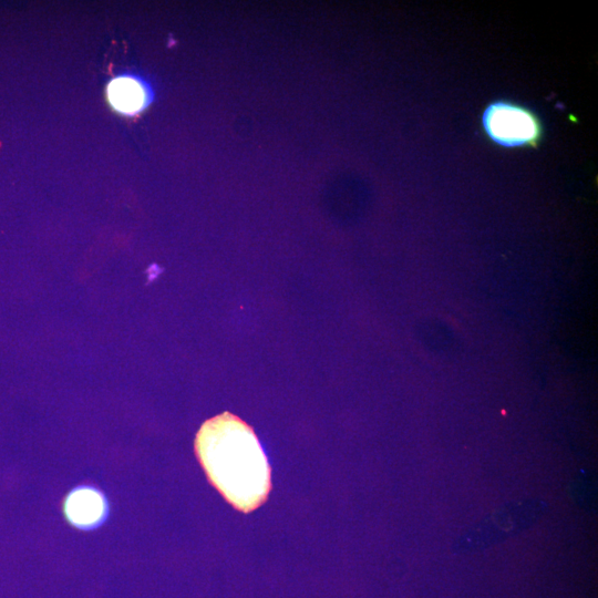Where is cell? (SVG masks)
Listing matches in <instances>:
<instances>
[{
  "instance_id": "1",
  "label": "cell",
  "mask_w": 598,
  "mask_h": 598,
  "mask_svg": "<svg viewBox=\"0 0 598 598\" xmlns=\"http://www.w3.org/2000/svg\"><path fill=\"white\" fill-rule=\"evenodd\" d=\"M195 451L212 484L237 509L249 513L270 491V466L249 425L223 413L206 421Z\"/></svg>"
},
{
  "instance_id": "2",
  "label": "cell",
  "mask_w": 598,
  "mask_h": 598,
  "mask_svg": "<svg viewBox=\"0 0 598 598\" xmlns=\"http://www.w3.org/2000/svg\"><path fill=\"white\" fill-rule=\"evenodd\" d=\"M481 123L488 140L504 148L535 147L544 135L539 116L526 105L507 99L489 102Z\"/></svg>"
},
{
  "instance_id": "3",
  "label": "cell",
  "mask_w": 598,
  "mask_h": 598,
  "mask_svg": "<svg viewBox=\"0 0 598 598\" xmlns=\"http://www.w3.org/2000/svg\"><path fill=\"white\" fill-rule=\"evenodd\" d=\"M545 509L546 504L540 499L506 504L461 535L453 549L470 551L497 544L530 527Z\"/></svg>"
},
{
  "instance_id": "4",
  "label": "cell",
  "mask_w": 598,
  "mask_h": 598,
  "mask_svg": "<svg viewBox=\"0 0 598 598\" xmlns=\"http://www.w3.org/2000/svg\"><path fill=\"white\" fill-rule=\"evenodd\" d=\"M106 97L111 107L125 116L145 111L154 100L152 84L134 73L118 74L110 80Z\"/></svg>"
},
{
  "instance_id": "5",
  "label": "cell",
  "mask_w": 598,
  "mask_h": 598,
  "mask_svg": "<svg viewBox=\"0 0 598 598\" xmlns=\"http://www.w3.org/2000/svg\"><path fill=\"white\" fill-rule=\"evenodd\" d=\"M104 496L95 488L81 486L72 491L65 498L63 512L74 526L89 529L99 525L106 515Z\"/></svg>"
}]
</instances>
